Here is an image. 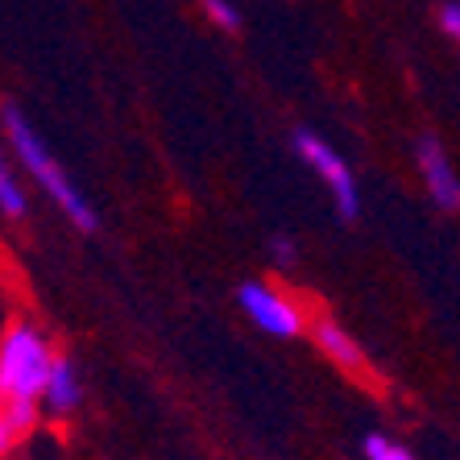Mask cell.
<instances>
[{
	"mask_svg": "<svg viewBox=\"0 0 460 460\" xmlns=\"http://www.w3.org/2000/svg\"><path fill=\"white\" fill-rule=\"evenodd\" d=\"M295 150H299V158L323 179V187L332 191L336 212H341L344 220H357V216H361V195H357V179H353V171H349V162H344L320 133H311V128L295 133Z\"/></svg>",
	"mask_w": 460,
	"mask_h": 460,
	"instance_id": "3957f363",
	"label": "cell"
},
{
	"mask_svg": "<svg viewBox=\"0 0 460 460\" xmlns=\"http://www.w3.org/2000/svg\"><path fill=\"white\" fill-rule=\"evenodd\" d=\"M54 361L50 341L33 323H13L0 336V402H42Z\"/></svg>",
	"mask_w": 460,
	"mask_h": 460,
	"instance_id": "7a4b0ae2",
	"label": "cell"
},
{
	"mask_svg": "<svg viewBox=\"0 0 460 460\" xmlns=\"http://www.w3.org/2000/svg\"><path fill=\"white\" fill-rule=\"evenodd\" d=\"M25 431L17 428V419H13V411L0 402V456H9L13 448H17V439H22Z\"/></svg>",
	"mask_w": 460,
	"mask_h": 460,
	"instance_id": "8fae6325",
	"label": "cell"
},
{
	"mask_svg": "<svg viewBox=\"0 0 460 460\" xmlns=\"http://www.w3.org/2000/svg\"><path fill=\"white\" fill-rule=\"evenodd\" d=\"M25 212H30V199H25L22 182H17V174H13L9 158H4V150H0V216H9V220H22Z\"/></svg>",
	"mask_w": 460,
	"mask_h": 460,
	"instance_id": "ba28073f",
	"label": "cell"
},
{
	"mask_svg": "<svg viewBox=\"0 0 460 460\" xmlns=\"http://www.w3.org/2000/svg\"><path fill=\"white\" fill-rule=\"evenodd\" d=\"M236 303L245 307V315L261 328V332L279 336V341H290V336H303L307 332V315H303V307L295 299H290L287 290L270 287V282H241V290H236Z\"/></svg>",
	"mask_w": 460,
	"mask_h": 460,
	"instance_id": "277c9868",
	"label": "cell"
},
{
	"mask_svg": "<svg viewBox=\"0 0 460 460\" xmlns=\"http://www.w3.org/2000/svg\"><path fill=\"white\" fill-rule=\"evenodd\" d=\"M439 25H444V33H448V38H456V42H460V0H448V4L439 9Z\"/></svg>",
	"mask_w": 460,
	"mask_h": 460,
	"instance_id": "7c38bea8",
	"label": "cell"
},
{
	"mask_svg": "<svg viewBox=\"0 0 460 460\" xmlns=\"http://www.w3.org/2000/svg\"><path fill=\"white\" fill-rule=\"evenodd\" d=\"M79 398H84V382H79L75 361H71V357H58L50 369V382H46L42 402L54 411V415H66V411L79 407Z\"/></svg>",
	"mask_w": 460,
	"mask_h": 460,
	"instance_id": "52a82bcc",
	"label": "cell"
},
{
	"mask_svg": "<svg viewBox=\"0 0 460 460\" xmlns=\"http://www.w3.org/2000/svg\"><path fill=\"white\" fill-rule=\"evenodd\" d=\"M307 332H311V341H315V349H320L332 365H341L344 374H353V377L369 374V357H365V349L344 332L332 315H315V320L307 323Z\"/></svg>",
	"mask_w": 460,
	"mask_h": 460,
	"instance_id": "8992f818",
	"label": "cell"
},
{
	"mask_svg": "<svg viewBox=\"0 0 460 460\" xmlns=\"http://www.w3.org/2000/svg\"><path fill=\"white\" fill-rule=\"evenodd\" d=\"M0 125H4V137H9V146L17 150V158H22V166L30 171V179L42 187L46 195H50L54 204L63 208V216L71 220V225L79 228V233H96L100 228V216L96 208L87 204L84 195H79V187L71 179H66V171L54 162V154L42 146V137H38V128L30 125V120L17 112V108H4L0 112Z\"/></svg>",
	"mask_w": 460,
	"mask_h": 460,
	"instance_id": "6da1fadb",
	"label": "cell"
},
{
	"mask_svg": "<svg viewBox=\"0 0 460 460\" xmlns=\"http://www.w3.org/2000/svg\"><path fill=\"white\" fill-rule=\"evenodd\" d=\"M274 261H279V266H290V261H295V245H290L287 236H274Z\"/></svg>",
	"mask_w": 460,
	"mask_h": 460,
	"instance_id": "4fadbf2b",
	"label": "cell"
},
{
	"mask_svg": "<svg viewBox=\"0 0 460 460\" xmlns=\"http://www.w3.org/2000/svg\"><path fill=\"white\" fill-rule=\"evenodd\" d=\"M415 162L423 174V187L444 212H460V174L452 171V158L444 154L436 133H423L415 141Z\"/></svg>",
	"mask_w": 460,
	"mask_h": 460,
	"instance_id": "5b68a950",
	"label": "cell"
},
{
	"mask_svg": "<svg viewBox=\"0 0 460 460\" xmlns=\"http://www.w3.org/2000/svg\"><path fill=\"white\" fill-rule=\"evenodd\" d=\"M204 9L220 30H241V13H236L233 0H204Z\"/></svg>",
	"mask_w": 460,
	"mask_h": 460,
	"instance_id": "30bf717a",
	"label": "cell"
},
{
	"mask_svg": "<svg viewBox=\"0 0 460 460\" xmlns=\"http://www.w3.org/2000/svg\"><path fill=\"white\" fill-rule=\"evenodd\" d=\"M365 460H415L407 444H398L390 436H369L365 439Z\"/></svg>",
	"mask_w": 460,
	"mask_h": 460,
	"instance_id": "9c48e42d",
	"label": "cell"
}]
</instances>
